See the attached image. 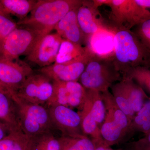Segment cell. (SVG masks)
I'll list each match as a JSON object with an SVG mask.
<instances>
[{
    "label": "cell",
    "instance_id": "f546056e",
    "mask_svg": "<svg viewBox=\"0 0 150 150\" xmlns=\"http://www.w3.org/2000/svg\"><path fill=\"white\" fill-rule=\"evenodd\" d=\"M95 144V150H114L107 146L103 142H93Z\"/></svg>",
    "mask_w": 150,
    "mask_h": 150
},
{
    "label": "cell",
    "instance_id": "7402d4cb",
    "mask_svg": "<svg viewBox=\"0 0 150 150\" xmlns=\"http://www.w3.org/2000/svg\"><path fill=\"white\" fill-rule=\"evenodd\" d=\"M110 88L112 91L111 94L115 103L127 116L129 123L131 124L136 113L132 108L122 81H120L117 83L113 84Z\"/></svg>",
    "mask_w": 150,
    "mask_h": 150
},
{
    "label": "cell",
    "instance_id": "e575fe53",
    "mask_svg": "<svg viewBox=\"0 0 150 150\" xmlns=\"http://www.w3.org/2000/svg\"><path fill=\"white\" fill-rule=\"evenodd\" d=\"M0 86H1V83H0Z\"/></svg>",
    "mask_w": 150,
    "mask_h": 150
},
{
    "label": "cell",
    "instance_id": "ac0fdd59",
    "mask_svg": "<svg viewBox=\"0 0 150 150\" xmlns=\"http://www.w3.org/2000/svg\"><path fill=\"white\" fill-rule=\"evenodd\" d=\"M121 81L132 108L137 114L142 109L145 102L150 98L147 96L144 91L132 80L122 78Z\"/></svg>",
    "mask_w": 150,
    "mask_h": 150
},
{
    "label": "cell",
    "instance_id": "8fae6325",
    "mask_svg": "<svg viewBox=\"0 0 150 150\" xmlns=\"http://www.w3.org/2000/svg\"><path fill=\"white\" fill-rule=\"evenodd\" d=\"M62 40L63 38L57 33L41 36L26 56V59L40 68L53 64Z\"/></svg>",
    "mask_w": 150,
    "mask_h": 150
},
{
    "label": "cell",
    "instance_id": "836d02e7",
    "mask_svg": "<svg viewBox=\"0 0 150 150\" xmlns=\"http://www.w3.org/2000/svg\"><path fill=\"white\" fill-rule=\"evenodd\" d=\"M126 150H131L129 149H126Z\"/></svg>",
    "mask_w": 150,
    "mask_h": 150
},
{
    "label": "cell",
    "instance_id": "52a82bcc",
    "mask_svg": "<svg viewBox=\"0 0 150 150\" xmlns=\"http://www.w3.org/2000/svg\"><path fill=\"white\" fill-rule=\"evenodd\" d=\"M41 35L27 26L17 28L0 43V58L15 61L27 56Z\"/></svg>",
    "mask_w": 150,
    "mask_h": 150
},
{
    "label": "cell",
    "instance_id": "4316f807",
    "mask_svg": "<svg viewBox=\"0 0 150 150\" xmlns=\"http://www.w3.org/2000/svg\"><path fill=\"white\" fill-rule=\"evenodd\" d=\"M134 32L150 52V19L136 26Z\"/></svg>",
    "mask_w": 150,
    "mask_h": 150
},
{
    "label": "cell",
    "instance_id": "d6a6232c",
    "mask_svg": "<svg viewBox=\"0 0 150 150\" xmlns=\"http://www.w3.org/2000/svg\"><path fill=\"white\" fill-rule=\"evenodd\" d=\"M0 15L11 17L6 12V11H5L2 5L1 4V3H0Z\"/></svg>",
    "mask_w": 150,
    "mask_h": 150
},
{
    "label": "cell",
    "instance_id": "83f0119b",
    "mask_svg": "<svg viewBox=\"0 0 150 150\" xmlns=\"http://www.w3.org/2000/svg\"><path fill=\"white\" fill-rule=\"evenodd\" d=\"M18 26L11 17L0 15V43Z\"/></svg>",
    "mask_w": 150,
    "mask_h": 150
},
{
    "label": "cell",
    "instance_id": "277c9868",
    "mask_svg": "<svg viewBox=\"0 0 150 150\" xmlns=\"http://www.w3.org/2000/svg\"><path fill=\"white\" fill-rule=\"evenodd\" d=\"M7 92L16 105L19 126L23 134L32 138L52 132L55 128L46 106L26 102L14 93Z\"/></svg>",
    "mask_w": 150,
    "mask_h": 150
},
{
    "label": "cell",
    "instance_id": "2e32d148",
    "mask_svg": "<svg viewBox=\"0 0 150 150\" xmlns=\"http://www.w3.org/2000/svg\"><path fill=\"white\" fill-rule=\"evenodd\" d=\"M79 6L69 12L59 22L55 29L63 39L81 45L83 42L86 41L78 23L77 13Z\"/></svg>",
    "mask_w": 150,
    "mask_h": 150
},
{
    "label": "cell",
    "instance_id": "ba28073f",
    "mask_svg": "<svg viewBox=\"0 0 150 150\" xmlns=\"http://www.w3.org/2000/svg\"><path fill=\"white\" fill-rule=\"evenodd\" d=\"M53 91L54 80L38 72L30 75L16 92L9 93L26 102L44 106L51 98Z\"/></svg>",
    "mask_w": 150,
    "mask_h": 150
},
{
    "label": "cell",
    "instance_id": "f1b7e54d",
    "mask_svg": "<svg viewBox=\"0 0 150 150\" xmlns=\"http://www.w3.org/2000/svg\"><path fill=\"white\" fill-rule=\"evenodd\" d=\"M128 149L131 150H150V132L139 140L131 143Z\"/></svg>",
    "mask_w": 150,
    "mask_h": 150
},
{
    "label": "cell",
    "instance_id": "9a60e30c",
    "mask_svg": "<svg viewBox=\"0 0 150 150\" xmlns=\"http://www.w3.org/2000/svg\"><path fill=\"white\" fill-rule=\"evenodd\" d=\"M79 112L82 121H95L98 125L103 123L105 117V106L101 93L86 89L85 100Z\"/></svg>",
    "mask_w": 150,
    "mask_h": 150
},
{
    "label": "cell",
    "instance_id": "9c48e42d",
    "mask_svg": "<svg viewBox=\"0 0 150 150\" xmlns=\"http://www.w3.org/2000/svg\"><path fill=\"white\" fill-rule=\"evenodd\" d=\"M96 53L90 46L85 54L76 59L63 64H54L40 68L38 70V72L46 75L54 81H78L89 61Z\"/></svg>",
    "mask_w": 150,
    "mask_h": 150
},
{
    "label": "cell",
    "instance_id": "603a6c76",
    "mask_svg": "<svg viewBox=\"0 0 150 150\" xmlns=\"http://www.w3.org/2000/svg\"><path fill=\"white\" fill-rule=\"evenodd\" d=\"M136 132L144 134L150 132V98L145 102L130 124L128 133Z\"/></svg>",
    "mask_w": 150,
    "mask_h": 150
},
{
    "label": "cell",
    "instance_id": "7a4b0ae2",
    "mask_svg": "<svg viewBox=\"0 0 150 150\" xmlns=\"http://www.w3.org/2000/svg\"><path fill=\"white\" fill-rule=\"evenodd\" d=\"M81 0H38L25 18L18 25L27 26L41 36L49 34L69 12L81 4Z\"/></svg>",
    "mask_w": 150,
    "mask_h": 150
},
{
    "label": "cell",
    "instance_id": "4dcf8cb0",
    "mask_svg": "<svg viewBox=\"0 0 150 150\" xmlns=\"http://www.w3.org/2000/svg\"><path fill=\"white\" fill-rule=\"evenodd\" d=\"M11 132L10 130L7 126L0 123V140L8 136Z\"/></svg>",
    "mask_w": 150,
    "mask_h": 150
},
{
    "label": "cell",
    "instance_id": "1f68e13d",
    "mask_svg": "<svg viewBox=\"0 0 150 150\" xmlns=\"http://www.w3.org/2000/svg\"><path fill=\"white\" fill-rule=\"evenodd\" d=\"M139 5L149 10L150 8V0H136Z\"/></svg>",
    "mask_w": 150,
    "mask_h": 150
},
{
    "label": "cell",
    "instance_id": "d4e9b609",
    "mask_svg": "<svg viewBox=\"0 0 150 150\" xmlns=\"http://www.w3.org/2000/svg\"><path fill=\"white\" fill-rule=\"evenodd\" d=\"M30 150H61L59 138L52 132L33 137L30 139Z\"/></svg>",
    "mask_w": 150,
    "mask_h": 150
},
{
    "label": "cell",
    "instance_id": "5bb4252c",
    "mask_svg": "<svg viewBox=\"0 0 150 150\" xmlns=\"http://www.w3.org/2000/svg\"><path fill=\"white\" fill-rule=\"evenodd\" d=\"M98 8L93 1H83L78 9V23L86 42L98 33H112V30L98 17L100 14Z\"/></svg>",
    "mask_w": 150,
    "mask_h": 150
},
{
    "label": "cell",
    "instance_id": "484cf974",
    "mask_svg": "<svg viewBox=\"0 0 150 150\" xmlns=\"http://www.w3.org/2000/svg\"><path fill=\"white\" fill-rule=\"evenodd\" d=\"M122 78L134 81L144 91L150 94V67H138L126 72Z\"/></svg>",
    "mask_w": 150,
    "mask_h": 150
},
{
    "label": "cell",
    "instance_id": "cb8c5ba5",
    "mask_svg": "<svg viewBox=\"0 0 150 150\" xmlns=\"http://www.w3.org/2000/svg\"><path fill=\"white\" fill-rule=\"evenodd\" d=\"M59 139L61 150H95L93 141L84 134L74 137L62 136Z\"/></svg>",
    "mask_w": 150,
    "mask_h": 150
},
{
    "label": "cell",
    "instance_id": "5b68a950",
    "mask_svg": "<svg viewBox=\"0 0 150 150\" xmlns=\"http://www.w3.org/2000/svg\"><path fill=\"white\" fill-rule=\"evenodd\" d=\"M102 94L105 113L100 134L105 144L110 147L123 140V136L128 133L130 124L109 91L102 93Z\"/></svg>",
    "mask_w": 150,
    "mask_h": 150
},
{
    "label": "cell",
    "instance_id": "6da1fadb",
    "mask_svg": "<svg viewBox=\"0 0 150 150\" xmlns=\"http://www.w3.org/2000/svg\"><path fill=\"white\" fill-rule=\"evenodd\" d=\"M112 59L122 76L133 68L150 67V52L131 30L114 27Z\"/></svg>",
    "mask_w": 150,
    "mask_h": 150
},
{
    "label": "cell",
    "instance_id": "ffe728a7",
    "mask_svg": "<svg viewBox=\"0 0 150 150\" xmlns=\"http://www.w3.org/2000/svg\"><path fill=\"white\" fill-rule=\"evenodd\" d=\"M90 46L82 45L63 39L54 64H61L72 61L85 54Z\"/></svg>",
    "mask_w": 150,
    "mask_h": 150
},
{
    "label": "cell",
    "instance_id": "44dd1931",
    "mask_svg": "<svg viewBox=\"0 0 150 150\" xmlns=\"http://www.w3.org/2000/svg\"><path fill=\"white\" fill-rule=\"evenodd\" d=\"M30 139L21 131H12L0 140V150H30Z\"/></svg>",
    "mask_w": 150,
    "mask_h": 150
},
{
    "label": "cell",
    "instance_id": "4fadbf2b",
    "mask_svg": "<svg viewBox=\"0 0 150 150\" xmlns=\"http://www.w3.org/2000/svg\"><path fill=\"white\" fill-rule=\"evenodd\" d=\"M47 108L54 128L62 132V136L83 135L79 112L62 105H53Z\"/></svg>",
    "mask_w": 150,
    "mask_h": 150
},
{
    "label": "cell",
    "instance_id": "8992f818",
    "mask_svg": "<svg viewBox=\"0 0 150 150\" xmlns=\"http://www.w3.org/2000/svg\"><path fill=\"white\" fill-rule=\"evenodd\" d=\"M98 7L110 8V18L114 27L131 30L150 19V11L138 5L136 0H94Z\"/></svg>",
    "mask_w": 150,
    "mask_h": 150
},
{
    "label": "cell",
    "instance_id": "3957f363",
    "mask_svg": "<svg viewBox=\"0 0 150 150\" xmlns=\"http://www.w3.org/2000/svg\"><path fill=\"white\" fill-rule=\"evenodd\" d=\"M122 79L112 56H102L96 53L89 61L79 80L86 89L94 90L102 93Z\"/></svg>",
    "mask_w": 150,
    "mask_h": 150
},
{
    "label": "cell",
    "instance_id": "30bf717a",
    "mask_svg": "<svg viewBox=\"0 0 150 150\" xmlns=\"http://www.w3.org/2000/svg\"><path fill=\"white\" fill-rule=\"evenodd\" d=\"M86 89L78 81H54V91L46 108L62 105L81 110L85 100Z\"/></svg>",
    "mask_w": 150,
    "mask_h": 150
},
{
    "label": "cell",
    "instance_id": "d6986e66",
    "mask_svg": "<svg viewBox=\"0 0 150 150\" xmlns=\"http://www.w3.org/2000/svg\"><path fill=\"white\" fill-rule=\"evenodd\" d=\"M37 1L35 0H0V3L9 15H13L24 19L30 13Z\"/></svg>",
    "mask_w": 150,
    "mask_h": 150
},
{
    "label": "cell",
    "instance_id": "e0dca14e",
    "mask_svg": "<svg viewBox=\"0 0 150 150\" xmlns=\"http://www.w3.org/2000/svg\"><path fill=\"white\" fill-rule=\"evenodd\" d=\"M0 123L11 131H21L19 126L16 105L10 95L0 86Z\"/></svg>",
    "mask_w": 150,
    "mask_h": 150
},
{
    "label": "cell",
    "instance_id": "7c38bea8",
    "mask_svg": "<svg viewBox=\"0 0 150 150\" xmlns=\"http://www.w3.org/2000/svg\"><path fill=\"white\" fill-rule=\"evenodd\" d=\"M29 65L20 60L10 61L0 58V83L4 89L15 92L32 74Z\"/></svg>",
    "mask_w": 150,
    "mask_h": 150
}]
</instances>
